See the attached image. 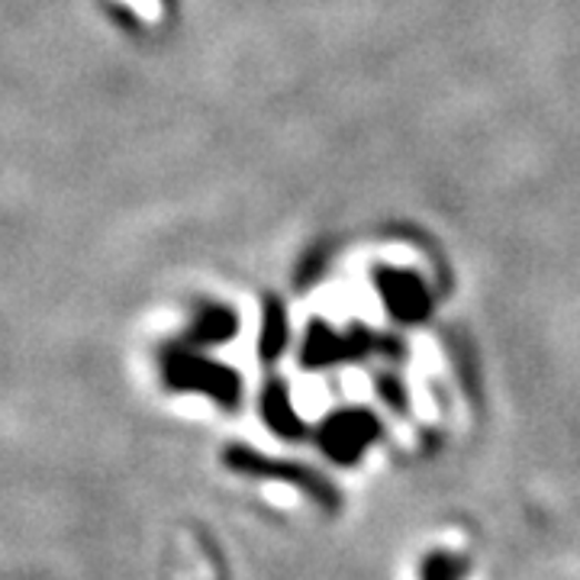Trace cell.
I'll list each match as a JSON object with an SVG mask.
<instances>
[{
  "label": "cell",
  "mask_w": 580,
  "mask_h": 580,
  "mask_svg": "<svg viewBox=\"0 0 580 580\" xmlns=\"http://www.w3.org/2000/svg\"><path fill=\"white\" fill-rule=\"evenodd\" d=\"M226 465L240 475H252V478H272L297 484V490H304L313 503L336 510L339 507V490L329 478H323L319 471H313L307 465H294V461H277V458H265L255 448L245 445H230L226 448Z\"/></svg>",
  "instance_id": "1"
},
{
  "label": "cell",
  "mask_w": 580,
  "mask_h": 580,
  "mask_svg": "<svg viewBox=\"0 0 580 580\" xmlns=\"http://www.w3.org/2000/svg\"><path fill=\"white\" fill-rule=\"evenodd\" d=\"M384 433L380 419L368 410H336L316 433L319 451L336 465H355L368 445H375Z\"/></svg>",
  "instance_id": "2"
},
{
  "label": "cell",
  "mask_w": 580,
  "mask_h": 580,
  "mask_svg": "<svg viewBox=\"0 0 580 580\" xmlns=\"http://www.w3.org/2000/svg\"><path fill=\"white\" fill-rule=\"evenodd\" d=\"M165 377L177 390H197L206 394L210 400L223 404V407H240L242 387L240 377L230 368H220L206 358H194V355H171L165 365Z\"/></svg>",
  "instance_id": "3"
},
{
  "label": "cell",
  "mask_w": 580,
  "mask_h": 580,
  "mask_svg": "<svg viewBox=\"0 0 580 580\" xmlns=\"http://www.w3.org/2000/svg\"><path fill=\"white\" fill-rule=\"evenodd\" d=\"M262 416H265L268 429L277 433L281 439L297 442V439L307 436V426H304V419L291 407V394H287V387L281 380H272L265 387V394H262Z\"/></svg>",
  "instance_id": "4"
},
{
  "label": "cell",
  "mask_w": 580,
  "mask_h": 580,
  "mask_svg": "<svg viewBox=\"0 0 580 580\" xmlns=\"http://www.w3.org/2000/svg\"><path fill=\"white\" fill-rule=\"evenodd\" d=\"M465 571H468L465 561L445 551H436L423 561V580H461Z\"/></svg>",
  "instance_id": "5"
},
{
  "label": "cell",
  "mask_w": 580,
  "mask_h": 580,
  "mask_svg": "<svg viewBox=\"0 0 580 580\" xmlns=\"http://www.w3.org/2000/svg\"><path fill=\"white\" fill-rule=\"evenodd\" d=\"M233 336V319L226 313H206L201 329H197V339L201 342H223Z\"/></svg>",
  "instance_id": "6"
},
{
  "label": "cell",
  "mask_w": 580,
  "mask_h": 580,
  "mask_svg": "<svg viewBox=\"0 0 580 580\" xmlns=\"http://www.w3.org/2000/svg\"><path fill=\"white\" fill-rule=\"evenodd\" d=\"M284 345V323H281V313L274 309L268 326H265V342H262V355L265 358H274Z\"/></svg>",
  "instance_id": "7"
},
{
  "label": "cell",
  "mask_w": 580,
  "mask_h": 580,
  "mask_svg": "<svg viewBox=\"0 0 580 580\" xmlns=\"http://www.w3.org/2000/svg\"><path fill=\"white\" fill-rule=\"evenodd\" d=\"M380 394H384V400L390 404V407H407V397H404V390H400V384L397 380H387V377H380Z\"/></svg>",
  "instance_id": "8"
}]
</instances>
